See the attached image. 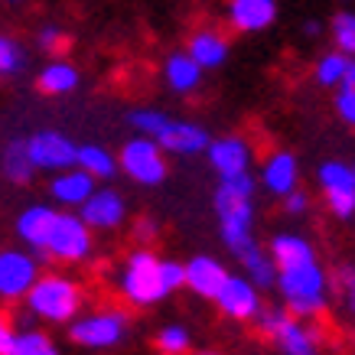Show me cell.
<instances>
[{
  "instance_id": "8fae6325",
  "label": "cell",
  "mask_w": 355,
  "mask_h": 355,
  "mask_svg": "<svg viewBox=\"0 0 355 355\" xmlns=\"http://www.w3.org/2000/svg\"><path fill=\"white\" fill-rule=\"evenodd\" d=\"M26 150H30V160L36 170H49V173H62L76 166V144L59 134V130H36L30 140H26Z\"/></svg>"
},
{
  "instance_id": "7bdbcfd3",
  "label": "cell",
  "mask_w": 355,
  "mask_h": 355,
  "mask_svg": "<svg viewBox=\"0 0 355 355\" xmlns=\"http://www.w3.org/2000/svg\"><path fill=\"white\" fill-rule=\"evenodd\" d=\"M10 3H17V0H10Z\"/></svg>"
},
{
  "instance_id": "74e56055",
  "label": "cell",
  "mask_w": 355,
  "mask_h": 355,
  "mask_svg": "<svg viewBox=\"0 0 355 355\" xmlns=\"http://www.w3.org/2000/svg\"><path fill=\"white\" fill-rule=\"evenodd\" d=\"M13 323L0 313V355H10V349H13Z\"/></svg>"
},
{
  "instance_id": "4fadbf2b",
  "label": "cell",
  "mask_w": 355,
  "mask_h": 355,
  "mask_svg": "<svg viewBox=\"0 0 355 355\" xmlns=\"http://www.w3.org/2000/svg\"><path fill=\"white\" fill-rule=\"evenodd\" d=\"M78 209H82L78 218H82L88 228H98V232L121 228V222L128 218V202H124V196L114 193V189H95Z\"/></svg>"
},
{
  "instance_id": "7a4b0ae2",
  "label": "cell",
  "mask_w": 355,
  "mask_h": 355,
  "mask_svg": "<svg viewBox=\"0 0 355 355\" xmlns=\"http://www.w3.org/2000/svg\"><path fill=\"white\" fill-rule=\"evenodd\" d=\"M254 176L238 173L228 180H218L216 189V216L222 228V241L232 254H245L248 248H254Z\"/></svg>"
},
{
  "instance_id": "2e32d148",
  "label": "cell",
  "mask_w": 355,
  "mask_h": 355,
  "mask_svg": "<svg viewBox=\"0 0 355 355\" xmlns=\"http://www.w3.org/2000/svg\"><path fill=\"white\" fill-rule=\"evenodd\" d=\"M160 150H170V153H180V157H193V153H205L209 147V134L205 128L199 124H186V121H166L163 130L157 134L153 140Z\"/></svg>"
},
{
  "instance_id": "cb8c5ba5",
  "label": "cell",
  "mask_w": 355,
  "mask_h": 355,
  "mask_svg": "<svg viewBox=\"0 0 355 355\" xmlns=\"http://www.w3.org/2000/svg\"><path fill=\"white\" fill-rule=\"evenodd\" d=\"M0 170L10 183H30L36 166L30 160V150H26V140H10L3 153H0Z\"/></svg>"
},
{
  "instance_id": "44dd1931",
  "label": "cell",
  "mask_w": 355,
  "mask_h": 355,
  "mask_svg": "<svg viewBox=\"0 0 355 355\" xmlns=\"http://www.w3.org/2000/svg\"><path fill=\"white\" fill-rule=\"evenodd\" d=\"M189 59H193L199 69H218V65L228 59V40L216 30H199L189 40Z\"/></svg>"
},
{
  "instance_id": "484cf974",
  "label": "cell",
  "mask_w": 355,
  "mask_h": 355,
  "mask_svg": "<svg viewBox=\"0 0 355 355\" xmlns=\"http://www.w3.org/2000/svg\"><path fill=\"white\" fill-rule=\"evenodd\" d=\"M40 88H43L46 95H69V92H76L78 88V69L72 62H62V59H55L49 62L40 72Z\"/></svg>"
},
{
  "instance_id": "d6a6232c",
  "label": "cell",
  "mask_w": 355,
  "mask_h": 355,
  "mask_svg": "<svg viewBox=\"0 0 355 355\" xmlns=\"http://www.w3.org/2000/svg\"><path fill=\"white\" fill-rule=\"evenodd\" d=\"M336 111H339V118L345 124L355 128V85L352 82H343V85L336 88Z\"/></svg>"
},
{
  "instance_id": "4316f807",
  "label": "cell",
  "mask_w": 355,
  "mask_h": 355,
  "mask_svg": "<svg viewBox=\"0 0 355 355\" xmlns=\"http://www.w3.org/2000/svg\"><path fill=\"white\" fill-rule=\"evenodd\" d=\"M10 355H59V349L43 329H20L13 336Z\"/></svg>"
},
{
  "instance_id": "603a6c76",
  "label": "cell",
  "mask_w": 355,
  "mask_h": 355,
  "mask_svg": "<svg viewBox=\"0 0 355 355\" xmlns=\"http://www.w3.org/2000/svg\"><path fill=\"white\" fill-rule=\"evenodd\" d=\"M238 261H241V270H245V277L258 287V291H268V287H274V280H277V268H274V261H270V254L264 251L261 245L248 248L245 254H238Z\"/></svg>"
},
{
  "instance_id": "f35d334b",
  "label": "cell",
  "mask_w": 355,
  "mask_h": 355,
  "mask_svg": "<svg viewBox=\"0 0 355 355\" xmlns=\"http://www.w3.org/2000/svg\"><path fill=\"white\" fill-rule=\"evenodd\" d=\"M137 232H140V238H153V225H150V222H140Z\"/></svg>"
},
{
  "instance_id": "f546056e",
  "label": "cell",
  "mask_w": 355,
  "mask_h": 355,
  "mask_svg": "<svg viewBox=\"0 0 355 355\" xmlns=\"http://www.w3.org/2000/svg\"><path fill=\"white\" fill-rule=\"evenodd\" d=\"M333 36H336V46L343 55H355V13L352 10H343L336 13L333 20Z\"/></svg>"
},
{
  "instance_id": "5b68a950",
  "label": "cell",
  "mask_w": 355,
  "mask_h": 355,
  "mask_svg": "<svg viewBox=\"0 0 355 355\" xmlns=\"http://www.w3.org/2000/svg\"><path fill=\"white\" fill-rule=\"evenodd\" d=\"M254 323L264 336H270L280 355H320V329L306 326V320H297L280 306L261 310Z\"/></svg>"
},
{
  "instance_id": "9a60e30c",
  "label": "cell",
  "mask_w": 355,
  "mask_h": 355,
  "mask_svg": "<svg viewBox=\"0 0 355 355\" xmlns=\"http://www.w3.org/2000/svg\"><path fill=\"white\" fill-rule=\"evenodd\" d=\"M186 268V287L196 293V297H202V300H216L218 291H222V284L228 280V270L222 261L209 258V254H196L183 264Z\"/></svg>"
},
{
  "instance_id": "83f0119b",
  "label": "cell",
  "mask_w": 355,
  "mask_h": 355,
  "mask_svg": "<svg viewBox=\"0 0 355 355\" xmlns=\"http://www.w3.org/2000/svg\"><path fill=\"white\" fill-rule=\"evenodd\" d=\"M157 349L163 355H186L193 349V336H189V329L183 323H166L157 333Z\"/></svg>"
},
{
  "instance_id": "52a82bcc",
  "label": "cell",
  "mask_w": 355,
  "mask_h": 355,
  "mask_svg": "<svg viewBox=\"0 0 355 355\" xmlns=\"http://www.w3.org/2000/svg\"><path fill=\"white\" fill-rule=\"evenodd\" d=\"M43 254L65 264H78L92 254V228L72 212H55V222L49 228Z\"/></svg>"
},
{
  "instance_id": "30bf717a",
  "label": "cell",
  "mask_w": 355,
  "mask_h": 355,
  "mask_svg": "<svg viewBox=\"0 0 355 355\" xmlns=\"http://www.w3.org/2000/svg\"><path fill=\"white\" fill-rule=\"evenodd\" d=\"M40 277V264L30 251L3 248L0 251V300H23Z\"/></svg>"
},
{
  "instance_id": "ffe728a7",
  "label": "cell",
  "mask_w": 355,
  "mask_h": 355,
  "mask_svg": "<svg viewBox=\"0 0 355 355\" xmlns=\"http://www.w3.org/2000/svg\"><path fill=\"white\" fill-rule=\"evenodd\" d=\"M49 193H53V199L59 205H76L78 209L88 196L95 193V180L88 173H82L78 166H72V170L55 173L53 183H49Z\"/></svg>"
},
{
  "instance_id": "60d3db41",
  "label": "cell",
  "mask_w": 355,
  "mask_h": 355,
  "mask_svg": "<svg viewBox=\"0 0 355 355\" xmlns=\"http://www.w3.org/2000/svg\"><path fill=\"white\" fill-rule=\"evenodd\" d=\"M345 82H352L355 85V59H349V76H345Z\"/></svg>"
},
{
  "instance_id": "3957f363",
  "label": "cell",
  "mask_w": 355,
  "mask_h": 355,
  "mask_svg": "<svg viewBox=\"0 0 355 355\" xmlns=\"http://www.w3.org/2000/svg\"><path fill=\"white\" fill-rule=\"evenodd\" d=\"M23 300H26L30 316L53 326H65L82 313L85 293H82V287L76 280L65 277V274H40Z\"/></svg>"
},
{
  "instance_id": "ab89813d",
  "label": "cell",
  "mask_w": 355,
  "mask_h": 355,
  "mask_svg": "<svg viewBox=\"0 0 355 355\" xmlns=\"http://www.w3.org/2000/svg\"><path fill=\"white\" fill-rule=\"evenodd\" d=\"M306 36H320V23H316V20L306 23Z\"/></svg>"
},
{
  "instance_id": "b9f144b4",
  "label": "cell",
  "mask_w": 355,
  "mask_h": 355,
  "mask_svg": "<svg viewBox=\"0 0 355 355\" xmlns=\"http://www.w3.org/2000/svg\"><path fill=\"white\" fill-rule=\"evenodd\" d=\"M196 355H222V352H196Z\"/></svg>"
},
{
  "instance_id": "7c38bea8",
  "label": "cell",
  "mask_w": 355,
  "mask_h": 355,
  "mask_svg": "<svg viewBox=\"0 0 355 355\" xmlns=\"http://www.w3.org/2000/svg\"><path fill=\"white\" fill-rule=\"evenodd\" d=\"M216 306L228 320L248 323V320H254L261 313V291L245 274H228V280L222 284V291H218V297H216Z\"/></svg>"
},
{
  "instance_id": "9c48e42d",
  "label": "cell",
  "mask_w": 355,
  "mask_h": 355,
  "mask_svg": "<svg viewBox=\"0 0 355 355\" xmlns=\"http://www.w3.org/2000/svg\"><path fill=\"white\" fill-rule=\"evenodd\" d=\"M316 176H320V189L326 196L329 212L336 218H352L355 216V163L326 160Z\"/></svg>"
},
{
  "instance_id": "d6986e66",
  "label": "cell",
  "mask_w": 355,
  "mask_h": 355,
  "mask_svg": "<svg viewBox=\"0 0 355 355\" xmlns=\"http://www.w3.org/2000/svg\"><path fill=\"white\" fill-rule=\"evenodd\" d=\"M53 222H55L53 205H30V209H23L20 218H17V235H20L23 245H30L33 251H40V254H43Z\"/></svg>"
},
{
  "instance_id": "d590c367",
  "label": "cell",
  "mask_w": 355,
  "mask_h": 355,
  "mask_svg": "<svg viewBox=\"0 0 355 355\" xmlns=\"http://www.w3.org/2000/svg\"><path fill=\"white\" fill-rule=\"evenodd\" d=\"M284 209H287L291 216H303V212L310 209V196L303 193V189H293V193L284 196Z\"/></svg>"
},
{
  "instance_id": "ba28073f",
  "label": "cell",
  "mask_w": 355,
  "mask_h": 355,
  "mask_svg": "<svg viewBox=\"0 0 355 355\" xmlns=\"http://www.w3.org/2000/svg\"><path fill=\"white\" fill-rule=\"evenodd\" d=\"M118 166L140 186H160L166 180V160L163 150L150 137H134L121 147Z\"/></svg>"
},
{
  "instance_id": "1f68e13d",
  "label": "cell",
  "mask_w": 355,
  "mask_h": 355,
  "mask_svg": "<svg viewBox=\"0 0 355 355\" xmlns=\"http://www.w3.org/2000/svg\"><path fill=\"white\" fill-rule=\"evenodd\" d=\"M23 72V49L10 36H0V76H17Z\"/></svg>"
},
{
  "instance_id": "ac0fdd59",
  "label": "cell",
  "mask_w": 355,
  "mask_h": 355,
  "mask_svg": "<svg viewBox=\"0 0 355 355\" xmlns=\"http://www.w3.org/2000/svg\"><path fill=\"white\" fill-rule=\"evenodd\" d=\"M297 180H300V170H297V157L287 150H277L270 153L268 163L261 166V183H264V189L274 196H284L293 193L297 189Z\"/></svg>"
},
{
  "instance_id": "5bb4252c",
  "label": "cell",
  "mask_w": 355,
  "mask_h": 355,
  "mask_svg": "<svg viewBox=\"0 0 355 355\" xmlns=\"http://www.w3.org/2000/svg\"><path fill=\"white\" fill-rule=\"evenodd\" d=\"M205 157H209V163H212V170L218 173V180L248 173V166H251V147H248V140H241V137L209 140Z\"/></svg>"
},
{
  "instance_id": "8d00e7d4",
  "label": "cell",
  "mask_w": 355,
  "mask_h": 355,
  "mask_svg": "<svg viewBox=\"0 0 355 355\" xmlns=\"http://www.w3.org/2000/svg\"><path fill=\"white\" fill-rule=\"evenodd\" d=\"M40 46H43L46 53H55V49L62 46V33L55 30V26H43V30H40Z\"/></svg>"
},
{
  "instance_id": "e575fe53",
  "label": "cell",
  "mask_w": 355,
  "mask_h": 355,
  "mask_svg": "<svg viewBox=\"0 0 355 355\" xmlns=\"http://www.w3.org/2000/svg\"><path fill=\"white\" fill-rule=\"evenodd\" d=\"M163 284H166V291L176 293L180 287H186V268L180 261H163Z\"/></svg>"
},
{
  "instance_id": "277c9868",
  "label": "cell",
  "mask_w": 355,
  "mask_h": 355,
  "mask_svg": "<svg viewBox=\"0 0 355 355\" xmlns=\"http://www.w3.org/2000/svg\"><path fill=\"white\" fill-rule=\"evenodd\" d=\"M118 291L121 297L134 306H153L170 297L166 284H163V258H157L150 248H137L130 251L118 274Z\"/></svg>"
},
{
  "instance_id": "7402d4cb",
  "label": "cell",
  "mask_w": 355,
  "mask_h": 355,
  "mask_svg": "<svg viewBox=\"0 0 355 355\" xmlns=\"http://www.w3.org/2000/svg\"><path fill=\"white\" fill-rule=\"evenodd\" d=\"M166 85L173 88V92H180V95H189V92H196L199 88V82H202V69L189 59V53H173L170 59H166Z\"/></svg>"
},
{
  "instance_id": "d4e9b609",
  "label": "cell",
  "mask_w": 355,
  "mask_h": 355,
  "mask_svg": "<svg viewBox=\"0 0 355 355\" xmlns=\"http://www.w3.org/2000/svg\"><path fill=\"white\" fill-rule=\"evenodd\" d=\"M76 166L82 173H88L92 180H111L118 173V157H111L105 147L98 144H85L76 150Z\"/></svg>"
},
{
  "instance_id": "6da1fadb",
  "label": "cell",
  "mask_w": 355,
  "mask_h": 355,
  "mask_svg": "<svg viewBox=\"0 0 355 355\" xmlns=\"http://www.w3.org/2000/svg\"><path fill=\"white\" fill-rule=\"evenodd\" d=\"M270 261L277 268L274 287L280 291L284 310L297 320H316L329 306V277L303 235L280 232L270 238Z\"/></svg>"
},
{
  "instance_id": "836d02e7",
  "label": "cell",
  "mask_w": 355,
  "mask_h": 355,
  "mask_svg": "<svg viewBox=\"0 0 355 355\" xmlns=\"http://www.w3.org/2000/svg\"><path fill=\"white\" fill-rule=\"evenodd\" d=\"M339 297H343L345 313L355 320V268L352 264L339 268Z\"/></svg>"
},
{
  "instance_id": "e0dca14e",
  "label": "cell",
  "mask_w": 355,
  "mask_h": 355,
  "mask_svg": "<svg viewBox=\"0 0 355 355\" xmlns=\"http://www.w3.org/2000/svg\"><path fill=\"white\" fill-rule=\"evenodd\" d=\"M277 20V0H232L228 23L241 33H261Z\"/></svg>"
},
{
  "instance_id": "4dcf8cb0",
  "label": "cell",
  "mask_w": 355,
  "mask_h": 355,
  "mask_svg": "<svg viewBox=\"0 0 355 355\" xmlns=\"http://www.w3.org/2000/svg\"><path fill=\"white\" fill-rule=\"evenodd\" d=\"M166 114L163 111H150V108H140L130 114V124H134V130H140V137H150L157 140V134L163 130V124H166Z\"/></svg>"
},
{
  "instance_id": "8992f818",
  "label": "cell",
  "mask_w": 355,
  "mask_h": 355,
  "mask_svg": "<svg viewBox=\"0 0 355 355\" xmlns=\"http://www.w3.org/2000/svg\"><path fill=\"white\" fill-rule=\"evenodd\" d=\"M130 329V316L118 306H108V310H95L85 313V316H76L69 323V339L82 349H114L128 339Z\"/></svg>"
},
{
  "instance_id": "f1b7e54d",
  "label": "cell",
  "mask_w": 355,
  "mask_h": 355,
  "mask_svg": "<svg viewBox=\"0 0 355 355\" xmlns=\"http://www.w3.org/2000/svg\"><path fill=\"white\" fill-rule=\"evenodd\" d=\"M349 76V55L343 53H326L320 62H316V82L329 88H339Z\"/></svg>"
}]
</instances>
